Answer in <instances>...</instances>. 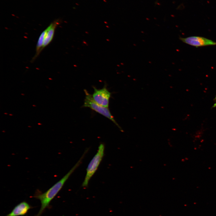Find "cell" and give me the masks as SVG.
<instances>
[{
  "instance_id": "cell-1",
  "label": "cell",
  "mask_w": 216,
  "mask_h": 216,
  "mask_svg": "<svg viewBox=\"0 0 216 216\" xmlns=\"http://www.w3.org/2000/svg\"><path fill=\"white\" fill-rule=\"evenodd\" d=\"M86 152H85L79 160L61 179L44 193L37 192L33 197L39 200L41 202L40 208L35 216H40L46 208L50 207V204L62 188L71 175L80 164Z\"/></svg>"
},
{
  "instance_id": "cell-2",
  "label": "cell",
  "mask_w": 216,
  "mask_h": 216,
  "mask_svg": "<svg viewBox=\"0 0 216 216\" xmlns=\"http://www.w3.org/2000/svg\"><path fill=\"white\" fill-rule=\"evenodd\" d=\"M104 148V145L100 144L98 147L97 153L88 165L86 169V175L82 184V187L87 186L90 178L97 170L103 157Z\"/></svg>"
},
{
  "instance_id": "cell-3",
  "label": "cell",
  "mask_w": 216,
  "mask_h": 216,
  "mask_svg": "<svg viewBox=\"0 0 216 216\" xmlns=\"http://www.w3.org/2000/svg\"><path fill=\"white\" fill-rule=\"evenodd\" d=\"M86 94L83 106L89 107L101 114L112 121L119 128H121L114 119L108 108L103 106L96 103L93 100L92 96L86 90H84Z\"/></svg>"
},
{
  "instance_id": "cell-4",
  "label": "cell",
  "mask_w": 216,
  "mask_h": 216,
  "mask_svg": "<svg viewBox=\"0 0 216 216\" xmlns=\"http://www.w3.org/2000/svg\"><path fill=\"white\" fill-rule=\"evenodd\" d=\"M93 88L94 91L92 97L94 100L100 105L108 108L111 94L106 86L100 89H97L94 87Z\"/></svg>"
},
{
  "instance_id": "cell-5",
  "label": "cell",
  "mask_w": 216,
  "mask_h": 216,
  "mask_svg": "<svg viewBox=\"0 0 216 216\" xmlns=\"http://www.w3.org/2000/svg\"><path fill=\"white\" fill-rule=\"evenodd\" d=\"M179 38L183 42L196 47L216 45V42L202 37L193 36L185 38L180 37Z\"/></svg>"
},
{
  "instance_id": "cell-6",
  "label": "cell",
  "mask_w": 216,
  "mask_h": 216,
  "mask_svg": "<svg viewBox=\"0 0 216 216\" xmlns=\"http://www.w3.org/2000/svg\"><path fill=\"white\" fill-rule=\"evenodd\" d=\"M32 208L27 202L23 201L20 203L6 216H22L26 215L29 210Z\"/></svg>"
},
{
  "instance_id": "cell-7",
  "label": "cell",
  "mask_w": 216,
  "mask_h": 216,
  "mask_svg": "<svg viewBox=\"0 0 216 216\" xmlns=\"http://www.w3.org/2000/svg\"><path fill=\"white\" fill-rule=\"evenodd\" d=\"M60 20L59 19L55 20L46 28L47 30L44 41L42 50L52 41L55 29L57 26L60 24Z\"/></svg>"
},
{
  "instance_id": "cell-8",
  "label": "cell",
  "mask_w": 216,
  "mask_h": 216,
  "mask_svg": "<svg viewBox=\"0 0 216 216\" xmlns=\"http://www.w3.org/2000/svg\"><path fill=\"white\" fill-rule=\"evenodd\" d=\"M47 30L46 28L41 33L39 38L36 46V53L32 60V62L34 61L43 50L44 41Z\"/></svg>"
},
{
  "instance_id": "cell-9",
  "label": "cell",
  "mask_w": 216,
  "mask_h": 216,
  "mask_svg": "<svg viewBox=\"0 0 216 216\" xmlns=\"http://www.w3.org/2000/svg\"><path fill=\"white\" fill-rule=\"evenodd\" d=\"M214 100L215 103L212 106L213 107H214L216 106V97H215V98H214Z\"/></svg>"
}]
</instances>
